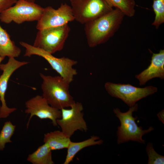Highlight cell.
Wrapping results in <instances>:
<instances>
[{
	"instance_id": "obj_10",
	"label": "cell",
	"mask_w": 164,
	"mask_h": 164,
	"mask_svg": "<svg viewBox=\"0 0 164 164\" xmlns=\"http://www.w3.org/2000/svg\"><path fill=\"white\" fill-rule=\"evenodd\" d=\"M75 20L70 6L62 3L57 9L50 6L44 8L43 13L38 22V30L60 26Z\"/></svg>"
},
{
	"instance_id": "obj_18",
	"label": "cell",
	"mask_w": 164,
	"mask_h": 164,
	"mask_svg": "<svg viewBox=\"0 0 164 164\" xmlns=\"http://www.w3.org/2000/svg\"><path fill=\"white\" fill-rule=\"evenodd\" d=\"M113 7L120 10L128 17L133 16L135 13V2L134 0H107Z\"/></svg>"
},
{
	"instance_id": "obj_26",
	"label": "cell",
	"mask_w": 164,
	"mask_h": 164,
	"mask_svg": "<svg viewBox=\"0 0 164 164\" xmlns=\"http://www.w3.org/2000/svg\"><path fill=\"white\" fill-rule=\"evenodd\" d=\"M1 100H0V108L1 107Z\"/></svg>"
},
{
	"instance_id": "obj_3",
	"label": "cell",
	"mask_w": 164,
	"mask_h": 164,
	"mask_svg": "<svg viewBox=\"0 0 164 164\" xmlns=\"http://www.w3.org/2000/svg\"><path fill=\"white\" fill-rule=\"evenodd\" d=\"M138 109L137 104L130 107L129 110L125 112H121L118 108L114 109V112L121 123V125L118 127L117 131L118 144L129 141L144 144L145 141L142 139V136L154 130L152 126H150L147 130H143L141 126L138 125L135 122L137 117H134L132 115L133 112L137 111Z\"/></svg>"
},
{
	"instance_id": "obj_12",
	"label": "cell",
	"mask_w": 164,
	"mask_h": 164,
	"mask_svg": "<svg viewBox=\"0 0 164 164\" xmlns=\"http://www.w3.org/2000/svg\"><path fill=\"white\" fill-rule=\"evenodd\" d=\"M28 63V62L20 61L16 60L15 58L10 57L6 63L0 64V69L3 71L0 76V119L7 118L16 110V108L8 107L6 103L5 95L8 82L11 76L16 70Z\"/></svg>"
},
{
	"instance_id": "obj_22",
	"label": "cell",
	"mask_w": 164,
	"mask_h": 164,
	"mask_svg": "<svg viewBox=\"0 0 164 164\" xmlns=\"http://www.w3.org/2000/svg\"><path fill=\"white\" fill-rule=\"evenodd\" d=\"M17 0H0V14L14 5Z\"/></svg>"
},
{
	"instance_id": "obj_1",
	"label": "cell",
	"mask_w": 164,
	"mask_h": 164,
	"mask_svg": "<svg viewBox=\"0 0 164 164\" xmlns=\"http://www.w3.org/2000/svg\"><path fill=\"white\" fill-rule=\"evenodd\" d=\"M125 15L115 8L108 13L84 24V31L88 46L94 47L104 43L119 29Z\"/></svg>"
},
{
	"instance_id": "obj_25",
	"label": "cell",
	"mask_w": 164,
	"mask_h": 164,
	"mask_svg": "<svg viewBox=\"0 0 164 164\" xmlns=\"http://www.w3.org/2000/svg\"><path fill=\"white\" fill-rule=\"evenodd\" d=\"M29 1L33 2H35V1L36 0H26Z\"/></svg>"
},
{
	"instance_id": "obj_17",
	"label": "cell",
	"mask_w": 164,
	"mask_h": 164,
	"mask_svg": "<svg viewBox=\"0 0 164 164\" xmlns=\"http://www.w3.org/2000/svg\"><path fill=\"white\" fill-rule=\"evenodd\" d=\"M27 160L32 164H53L52 150L46 143L39 146L34 152L29 155Z\"/></svg>"
},
{
	"instance_id": "obj_24",
	"label": "cell",
	"mask_w": 164,
	"mask_h": 164,
	"mask_svg": "<svg viewBox=\"0 0 164 164\" xmlns=\"http://www.w3.org/2000/svg\"><path fill=\"white\" fill-rule=\"evenodd\" d=\"M4 58H4L0 56V64L1 62H2V60H4Z\"/></svg>"
},
{
	"instance_id": "obj_2",
	"label": "cell",
	"mask_w": 164,
	"mask_h": 164,
	"mask_svg": "<svg viewBox=\"0 0 164 164\" xmlns=\"http://www.w3.org/2000/svg\"><path fill=\"white\" fill-rule=\"evenodd\" d=\"M42 80V96L51 106L61 110L70 107L75 102L69 91L70 84L60 76H52L40 73Z\"/></svg>"
},
{
	"instance_id": "obj_21",
	"label": "cell",
	"mask_w": 164,
	"mask_h": 164,
	"mask_svg": "<svg viewBox=\"0 0 164 164\" xmlns=\"http://www.w3.org/2000/svg\"><path fill=\"white\" fill-rule=\"evenodd\" d=\"M146 151L148 157V164L164 163V156L159 154L155 152L153 148L152 143H148Z\"/></svg>"
},
{
	"instance_id": "obj_9",
	"label": "cell",
	"mask_w": 164,
	"mask_h": 164,
	"mask_svg": "<svg viewBox=\"0 0 164 164\" xmlns=\"http://www.w3.org/2000/svg\"><path fill=\"white\" fill-rule=\"evenodd\" d=\"M70 108L69 109H61V117L56 120L62 131L69 138L77 130L86 132L88 129L83 118V107L81 103L75 102Z\"/></svg>"
},
{
	"instance_id": "obj_13",
	"label": "cell",
	"mask_w": 164,
	"mask_h": 164,
	"mask_svg": "<svg viewBox=\"0 0 164 164\" xmlns=\"http://www.w3.org/2000/svg\"><path fill=\"white\" fill-rule=\"evenodd\" d=\"M152 53L149 66L135 76L140 86L145 85L148 81L154 78L164 79V50H161L158 53Z\"/></svg>"
},
{
	"instance_id": "obj_15",
	"label": "cell",
	"mask_w": 164,
	"mask_h": 164,
	"mask_svg": "<svg viewBox=\"0 0 164 164\" xmlns=\"http://www.w3.org/2000/svg\"><path fill=\"white\" fill-rule=\"evenodd\" d=\"M71 141L70 138L62 131L56 130L44 134L43 142L52 151L67 148Z\"/></svg>"
},
{
	"instance_id": "obj_6",
	"label": "cell",
	"mask_w": 164,
	"mask_h": 164,
	"mask_svg": "<svg viewBox=\"0 0 164 164\" xmlns=\"http://www.w3.org/2000/svg\"><path fill=\"white\" fill-rule=\"evenodd\" d=\"M75 20L82 24L109 12L113 7L107 0H70Z\"/></svg>"
},
{
	"instance_id": "obj_8",
	"label": "cell",
	"mask_w": 164,
	"mask_h": 164,
	"mask_svg": "<svg viewBox=\"0 0 164 164\" xmlns=\"http://www.w3.org/2000/svg\"><path fill=\"white\" fill-rule=\"evenodd\" d=\"M105 88L111 96L119 98L131 107L136 102L156 92L157 87L150 86L144 88L136 87L129 84H115L107 82Z\"/></svg>"
},
{
	"instance_id": "obj_5",
	"label": "cell",
	"mask_w": 164,
	"mask_h": 164,
	"mask_svg": "<svg viewBox=\"0 0 164 164\" xmlns=\"http://www.w3.org/2000/svg\"><path fill=\"white\" fill-rule=\"evenodd\" d=\"M44 8L35 2L26 0H17L14 5L0 14V20L9 24L13 22L20 24L25 22L38 21Z\"/></svg>"
},
{
	"instance_id": "obj_14",
	"label": "cell",
	"mask_w": 164,
	"mask_h": 164,
	"mask_svg": "<svg viewBox=\"0 0 164 164\" xmlns=\"http://www.w3.org/2000/svg\"><path fill=\"white\" fill-rule=\"evenodd\" d=\"M21 50L11 39L7 31L0 25V56L5 58L17 57L20 54Z\"/></svg>"
},
{
	"instance_id": "obj_7",
	"label": "cell",
	"mask_w": 164,
	"mask_h": 164,
	"mask_svg": "<svg viewBox=\"0 0 164 164\" xmlns=\"http://www.w3.org/2000/svg\"><path fill=\"white\" fill-rule=\"evenodd\" d=\"M70 31L68 24L39 30L33 46L53 54L63 49Z\"/></svg>"
},
{
	"instance_id": "obj_19",
	"label": "cell",
	"mask_w": 164,
	"mask_h": 164,
	"mask_svg": "<svg viewBox=\"0 0 164 164\" xmlns=\"http://www.w3.org/2000/svg\"><path fill=\"white\" fill-rule=\"evenodd\" d=\"M16 126L10 121L5 122L0 132V151H2L5 144L11 143V138L13 135Z\"/></svg>"
},
{
	"instance_id": "obj_4",
	"label": "cell",
	"mask_w": 164,
	"mask_h": 164,
	"mask_svg": "<svg viewBox=\"0 0 164 164\" xmlns=\"http://www.w3.org/2000/svg\"><path fill=\"white\" fill-rule=\"evenodd\" d=\"M19 43L26 49L24 56L29 57L36 55L44 58L52 68L69 84L73 81L74 77L77 74V70L73 68L77 63V61L67 57H55L52 54L26 42H20Z\"/></svg>"
},
{
	"instance_id": "obj_16",
	"label": "cell",
	"mask_w": 164,
	"mask_h": 164,
	"mask_svg": "<svg viewBox=\"0 0 164 164\" xmlns=\"http://www.w3.org/2000/svg\"><path fill=\"white\" fill-rule=\"evenodd\" d=\"M99 138L96 136H92L84 141L74 142L70 141L68 148L67 154L63 164H69L73 160L76 155L82 149L91 146L100 145L102 144V140H98Z\"/></svg>"
},
{
	"instance_id": "obj_23",
	"label": "cell",
	"mask_w": 164,
	"mask_h": 164,
	"mask_svg": "<svg viewBox=\"0 0 164 164\" xmlns=\"http://www.w3.org/2000/svg\"><path fill=\"white\" fill-rule=\"evenodd\" d=\"M157 116L159 120L163 124L164 123V110L159 112L157 114Z\"/></svg>"
},
{
	"instance_id": "obj_11",
	"label": "cell",
	"mask_w": 164,
	"mask_h": 164,
	"mask_svg": "<svg viewBox=\"0 0 164 164\" xmlns=\"http://www.w3.org/2000/svg\"><path fill=\"white\" fill-rule=\"evenodd\" d=\"M25 113L30 115L27 128L31 118L34 116L41 119H50L54 126H57L56 120L61 117V110L50 106L42 96L37 95L31 98L25 102Z\"/></svg>"
},
{
	"instance_id": "obj_20",
	"label": "cell",
	"mask_w": 164,
	"mask_h": 164,
	"mask_svg": "<svg viewBox=\"0 0 164 164\" xmlns=\"http://www.w3.org/2000/svg\"><path fill=\"white\" fill-rule=\"evenodd\" d=\"M152 7L155 14L152 25L158 29L164 22V0H153Z\"/></svg>"
}]
</instances>
